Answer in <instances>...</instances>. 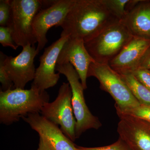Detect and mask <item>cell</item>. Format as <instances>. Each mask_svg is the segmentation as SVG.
I'll return each mask as SVG.
<instances>
[{
  "label": "cell",
  "instance_id": "obj_23",
  "mask_svg": "<svg viewBox=\"0 0 150 150\" xmlns=\"http://www.w3.org/2000/svg\"><path fill=\"white\" fill-rule=\"evenodd\" d=\"M130 72L140 83L150 91V70L137 68Z\"/></svg>",
  "mask_w": 150,
  "mask_h": 150
},
{
  "label": "cell",
  "instance_id": "obj_16",
  "mask_svg": "<svg viewBox=\"0 0 150 150\" xmlns=\"http://www.w3.org/2000/svg\"><path fill=\"white\" fill-rule=\"evenodd\" d=\"M118 73L140 104L150 106L149 90L140 83L131 72L123 71Z\"/></svg>",
  "mask_w": 150,
  "mask_h": 150
},
{
  "label": "cell",
  "instance_id": "obj_15",
  "mask_svg": "<svg viewBox=\"0 0 150 150\" xmlns=\"http://www.w3.org/2000/svg\"><path fill=\"white\" fill-rule=\"evenodd\" d=\"M120 21L133 37L150 39V2L141 1Z\"/></svg>",
  "mask_w": 150,
  "mask_h": 150
},
{
  "label": "cell",
  "instance_id": "obj_20",
  "mask_svg": "<svg viewBox=\"0 0 150 150\" xmlns=\"http://www.w3.org/2000/svg\"><path fill=\"white\" fill-rule=\"evenodd\" d=\"M0 43L4 47H10L15 50L19 47L15 43L11 30L7 26L0 27Z\"/></svg>",
  "mask_w": 150,
  "mask_h": 150
},
{
  "label": "cell",
  "instance_id": "obj_6",
  "mask_svg": "<svg viewBox=\"0 0 150 150\" xmlns=\"http://www.w3.org/2000/svg\"><path fill=\"white\" fill-rule=\"evenodd\" d=\"M56 71L64 75L71 87L72 105L76 120V139L87 130L99 129L102 124L98 117L92 114L86 104L83 94L84 89L74 68L70 63H67L56 65Z\"/></svg>",
  "mask_w": 150,
  "mask_h": 150
},
{
  "label": "cell",
  "instance_id": "obj_11",
  "mask_svg": "<svg viewBox=\"0 0 150 150\" xmlns=\"http://www.w3.org/2000/svg\"><path fill=\"white\" fill-rule=\"evenodd\" d=\"M119 138L131 150H150V123L131 115H118Z\"/></svg>",
  "mask_w": 150,
  "mask_h": 150
},
{
  "label": "cell",
  "instance_id": "obj_4",
  "mask_svg": "<svg viewBox=\"0 0 150 150\" xmlns=\"http://www.w3.org/2000/svg\"><path fill=\"white\" fill-rule=\"evenodd\" d=\"M10 16L6 26L11 30L15 43L22 47L34 46L37 42L33 34L32 23L41 9L43 1L10 0Z\"/></svg>",
  "mask_w": 150,
  "mask_h": 150
},
{
  "label": "cell",
  "instance_id": "obj_24",
  "mask_svg": "<svg viewBox=\"0 0 150 150\" xmlns=\"http://www.w3.org/2000/svg\"><path fill=\"white\" fill-rule=\"evenodd\" d=\"M137 68L150 70V48L142 57Z\"/></svg>",
  "mask_w": 150,
  "mask_h": 150
},
{
  "label": "cell",
  "instance_id": "obj_18",
  "mask_svg": "<svg viewBox=\"0 0 150 150\" xmlns=\"http://www.w3.org/2000/svg\"><path fill=\"white\" fill-rule=\"evenodd\" d=\"M116 112L118 115H131L143 119L150 123V106L141 104L139 106L129 110Z\"/></svg>",
  "mask_w": 150,
  "mask_h": 150
},
{
  "label": "cell",
  "instance_id": "obj_5",
  "mask_svg": "<svg viewBox=\"0 0 150 150\" xmlns=\"http://www.w3.org/2000/svg\"><path fill=\"white\" fill-rule=\"evenodd\" d=\"M93 76L99 82L100 87L115 101L116 112H122L140 105L120 74L108 64L93 62L89 68L88 77Z\"/></svg>",
  "mask_w": 150,
  "mask_h": 150
},
{
  "label": "cell",
  "instance_id": "obj_13",
  "mask_svg": "<svg viewBox=\"0 0 150 150\" xmlns=\"http://www.w3.org/2000/svg\"><path fill=\"white\" fill-rule=\"evenodd\" d=\"M22 119L54 150H79L76 145L64 134L59 126L39 113H30Z\"/></svg>",
  "mask_w": 150,
  "mask_h": 150
},
{
  "label": "cell",
  "instance_id": "obj_7",
  "mask_svg": "<svg viewBox=\"0 0 150 150\" xmlns=\"http://www.w3.org/2000/svg\"><path fill=\"white\" fill-rule=\"evenodd\" d=\"M72 92L69 83L64 82L58 96L52 102L46 103L40 111L41 115L57 126L71 141L76 137V120L71 103Z\"/></svg>",
  "mask_w": 150,
  "mask_h": 150
},
{
  "label": "cell",
  "instance_id": "obj_14",
  "mask_svg": "<svg viewBox=\"0 0 150 150\" xmlns=\"http://www.w3.org/2000/svg\"><path fill=\"white\" fill-rule=\"evenodd\" d=\"M150 48V39L133 37L121 52L108 64L117 72L132 71Z\"/></svg>",
  "mask_w": 150,
  "mask_h": 150
},
{
  "label": "cell",
  "instance_id": "obj_22",
  "mask_svg": "<svg viewBox=\"0 0 150 150\" xmlns=\"http://www.w3.org/2000/svg\"><path fill=\"white\" fill-rule=\"evenodd\" d=\"M11 5L10 0L0 1V25L6 26L10 16Z\"/></svg>",
  "mask_w": 150,
  "mask_h": 150
},
{
  "label": "cell",
  "instance_id": "obj_8",
  "mask_svg": "<svg viewBox=\"0 0 150 150\" xmlns=\"http://www.w3.org/2000/svg\"><path fill=\"white\" fill-rule=\"evenodd\" d=\"M76 0H59L46 8L40 10L32 23L33 34L38 43L37 49L44 48L48 40L46 34L51 28L59 26L67 16Z\"/></svg>",
  "mask_w": 150,
  "mask_h": 150
},
{
  "label": "cell",
  "instance_id": "obj_3",
  "mask_svg": "<svg viewBox=\"0 0 150 150\" xmlns=\"http://www.w3.org/2000/svg\"><path fill=\"white\" fill-rule=\"evenodd\" d=\"M133 37L120 21L105 28L84 42L88 52L95 62L108 64Z\"/></svg>",
  "mask_w": 150,
  "mask_h": 150
},
{
  "label": "cell",
  "instance_id": "obj_21",
  "mask_svg": "<svg viewBox=\"0 0 150 150\" xmlns=\"http://www.w3.org/2000/svg\"><path fill=\"white\" fill-rule=\"evenodd\" d=\"M79 150H131L121 138L112 144L98 147H85L76 145Z\"/></svg>",
  "mask_w": 150,
  "mask_h": 150
},
{
  "label": "cell",
  "instance_id": "obj_25",
  "mask_svg": "<svg viewBox=\"0 0 150 150\" xmlns=\"http://www.w3.org/2000/svg\"><path fill=\"white\" fill-rule=\"evenodd\" d=\"M37 150H54L51 145L43 139L42 138L39 137V144Z\"/></svg>",
  "mask_w": 150,
  "mask_h": 150
},
{
  "label": "cell",
  "instance_id": "obj_1",
  "mask_svg": "<svg viewBox=\"0 0 150 150\" xmlns=\"http://www.w3.org/2000/svg\"><path fill=\"white\" fill-rule=\"evenodd\" d=\"M120 21L109 11L103 0H76L59 26L63 29L61 35L85 42Z\"/></svg>",
  "mask_w": 150,
  "mask_h": 150
},
{
  "label": "cell",
  "instance_id": "obj_19",
  "mask_svg": "<svg viewBox=\"0 0 150 150\" xmlns=\"http://www.w3.org/2000/svg\"><path fill=\"white\" fill-rule=\"evenodd\" d=\"M6 55L4 54L2 51L0 52V82L1 83L2 88L1 89L3 91H6L8 90L11 89L13 86H14L13 82L11 79L10 77L4 66V61Z\"/></svg>",
  "mask_w": 150,
  "mask_h": 150
},
{
  "label": "cell",
  "instance_id": "obj_12",
  "mask_svg": "<svg viewBox=\"0 0 150 150\" xmlns=\"http://www.w3.org/2000/svg\"><path fill=\"white\" fill-rule=\"evenodd\" d=\"M95 62L85 46L83 40L69 37L60 51L57 65L69 63L79 75L84 89L87 88L86 80L90 66Z\"/></svg>",
  "mask_w": 150,
  "mask_h": 150
},
{
  "label": "cell",
  "instance_id": "obj_2",
  "mask_svg": "<svg viewBox=\"0 0 150 150\" xmlns=\"http://www.w3.org/2000/svg\"><path fill=\"white\" fill-rule=\"evenodd\" d=\"M49 96L31 86L30 89L15 88L0 91V122L10 125L30 113H40Z\"/></svg>",
  "mask_w": 150,
  "mask_h": 150
},
{
  "label": "cell",
  "instance_id": "obj_9",
  "mask_svg": "<svg viewBox=\"0 0 150 150\" xmlns=\"http://www.w3.org/2000/svg\"><path fill=\"white\" fill-rule=\"evenodd\" d=\"M69 36L61 35L58 40L45 48L40 57V65L35 71V78L31 86L40 91L53 87L60 79V73H56L57 60L60 51Z\"/></svg>",
  "mask_w": 150,
  "mask_h": 150
},
{
  "label": "cell",
  "instance_id": "obj_10",
  "mask_svg": "<svg viewBox=\"0 0 150 150\" xmlns=\"http://www.w3.org/2000/svg\"><path fill=\"white\" fill-rule=\"evenodd\" d=\"M39 52L35 46L27 45L15 57L6 55L4 66L15 88L23 89L28 83L34 80L36 71L34 60Z\"/></svg>",
  "mask_w": 150,
  "mask_h": 150
},
{
  "label": "cell",
  "instance_id": "obj_17",
  "mask_svg": "<svg viewBox=\"0 0 150 150\" xmlns=\"http://www.w3.org/2000/svg\"><path fill=\"white\" fill-rule=\"evenodd\" d=\"M129 0H103L109 11L120 20L126 14V4Z\"/></svg>",
  "mask_w": 150,
  "mask_h": 150
}]
</instances>
